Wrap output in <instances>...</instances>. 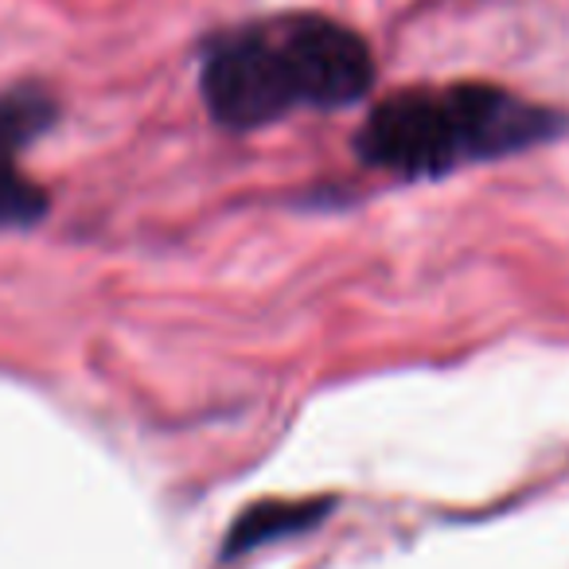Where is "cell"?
I'll use <instances>...</instances> for the list:
<instances>
[{
	"label": "cell",
	"instance_id": "6da1fadb",
	"mask_svg": "<svg viewBox=\"0 0 569 569\" xmlns=\"http://www.w3.org/2000/svg\"><path fill=\"white\" fill-rule=\"evenodd\" d=\"M363 32L328 12L289 9L219 28L199 48V98L227 133H253L293 113H332L375 87Z\"/></svg>",
	"mask_w": 569,
	"mask_h": 569
},
{
	"label": "cell",
	"instance_id": "7a4b0ae2",
	"mask_svg": "<svg viewBox=\"0 0 569 569\" xmlns=\"http://www.w3.org/2000/svg\"><path fill=\"white\" fill-rule=\"evenodd\" d=\"M558 133V118L491 82L406 87L371 106L356 157L398 180H441Z\"/></svg>",
	"mask_w": 569,
	"mask_h": 569
},
{
	"label": "cell",
	"instance_id": "3957f363",
	"mask_svg": "<svg viewBox=\"0 0 569 569\" xmlns=\"http://www.w3.org/2000/svg\"><path fill=\"white\" fill-rule=\"evenodd\" d=\"M59 121V98L40 82L0 90V230H28L51 211L43 183L24 172L20 157Z\"/></svg>",
	"mask_w": 569,
	"mask_h": 569
},
{
	"label": "cell",
	"instance_id": "277c9868",
	"mask_svg": "<svg viewBox=\"0 0 569 569\" xmlns=\"http://www.w3.org/2000/svg\"><path fill=\"white\" fill-rule=\"evenodd\" d=\"M336 511L332 496L320 499H261V503L246 507L234 522H230L227 538H222V558H242L253 553L269 542H281V538L309 535L317 530L328 515Z\"/></svg>",
	"mask_w": 569,
	"mask_h": 569
}]
</instances>
